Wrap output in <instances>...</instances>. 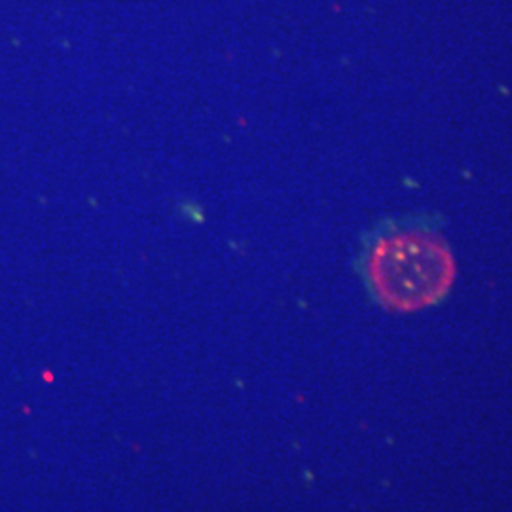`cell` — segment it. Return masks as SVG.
I'll list each match as a JSON object with an SVG mask.
<instances>
[{
  "instance_id": "cell-1",
  "label": "cell",
  "mask_w": 512,
  "mask_h": 512,
  "mask_svg": "<svg viewBox=\"0 0 512 512\" xmlns=\"http://www.w3.org/2000/svg\"><path fill=\"white\" fill-rule=\"evenodd\" d=\"M368 281L387 310L412 313L450 293L456 260L448 243L429 232H399L380 238L366 256Z\"/></svg>"
}]
</instances>
